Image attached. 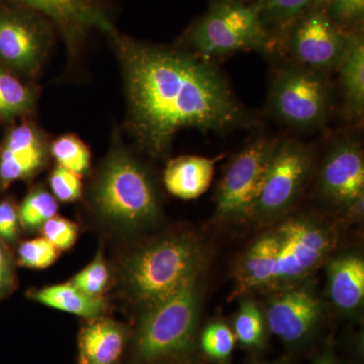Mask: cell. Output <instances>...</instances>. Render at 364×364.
I'll return each mask as SVG.
<instances>
[{"instance_id":"6da1fadb","label":"cell","mask_w":364,"mask_h":364,"mask_svg":"<svg viewBox=\"0 0 364 364\" xmlns=\"http://www.w3.org/2000/svg\"><path fill=\"white\" fill-rule=\"evenodd\" d=\"M111 38L123 66L132 133L153 156H163L182 129L224 133L254 124L213 62L117 32Z\"/></svg>"},{"instance_id":"7a4b0ae2","label":"cell","mask_w":364,"mask_h":364,"mask_svg":"<svg viewBox=\"0 0 364 364\" xmlns=\"http://www.w3.org/2000/svg\"><path fill=\"white\" fill-rule=\"evenodd\" d=\"M186 41L191 54L210 62L237 52L267 51L275 43L263 25L257 2L242 0H215L189 28Z\"/></svg>"},{"instance_id":"3957f363","label":"cell","mask_w":364,"mask_h":364,"mask_svg":"<svg viewBox=\"0 0 364 364\" xmlns=\"http://www.w3.org/2000/svg\"><path fill=\"white\" fill-rule=\"evenodd\" d=\"M198 249L186 237L151 244L136 254L126 268L134 298L148 306L181 289L196 275Z\"/></svg>"},{"instance_id":"277c9868","label":"cell","mask_w":364,"mask_h":364,"mask_svg":"<svg viewBox=\"0 0 364 364\" xmlns=\"http://www.w3.org/2000/svg\"><path fill=\"white\" fill-rule=\"evenodd\" d=\"M273 117L298 131H313L327 124L332 88L323 72L289 63L273 74L268 95Z\"/></svg>"},{"instance_id":"5b68a950","label":"cell","mask_w":364,"mask_h":364,"mask_svg":"<svg viewBox=\"0 0 364 364\" xmlns=\"http://www.w3.org/2000/svg\"><path fill=\"white\" fill-rule=\"evenodd\" d=\"M148 308L136 335L139 358L153 363L186 351L196 325L195 277Z\"/></svg>"},{"instance_id":"8992f818","label":"cell","mask_w":364,"mask_h":364,"mask_svg":"<svg viewBox=\"0 0 364 364\" xmlns=\"http://www.w3.org/2000/svg\"><path fill=\"white\" fill-rule=\"evenodd\" d=\"M100 213L124 225L143 224L157 214L154 191L142 167L124 151L112 153L95 188Z\"/></svg>"},{"instance_id":"52a82bcc","label":"cell","mask_w":364,"mask_h":364,"mask_svg":"<svg viewBox=\"0 0 364 364\" xmlns=\"http://www.w3.org/2000/svg\"><path fill=\"white\" fill-rule=\"evenodd\" d=\"M313 167V153L305 144L284 139L275 141L252 215L267 218L291 207Z\"/></svg>"},{"instance_id":"ba28073f","label":"cell","mask_w":364,"mask_h":364,"mask_svg":"<svg viewBox=\"0 0 364 364\" xmlns=\"http://www.w3.org/2000/svg\"><path fill=\"white\" fill-rule=\"evenodd\" d=\"M348 35L318 4L291 26L287 49L294 63L323 73L337 70L346 51Z\"/></svg>"},{"instance_id":"9c48e42d","label":"cell","mask_w":364,"mask_h":364,"mask_svg":"<svg viewBox=\"0 0 364 364\" xmlns=\"http://www.w3.org/2000/svg\"><path fill=\"white\" fill-rule=\"evenodd\" d=\"M275 140L260 138L234 158L217 193V215L221 219H240L252 215Z\"/></svg>"},{"instance_id":"30bf717a","label":"cell","mask_w":364,"mask_h":364,"mask_svg":"<svg viewBox=\"0 0 364 364\" xmlns=\"http://www.w3.org/2000/svg\"><path fill=\"white\" fill-rule=\"evenodd\" d=\"M52 26L28 7L0 11V59L16 70L35 73L49 49Z\"/></svg>"},{"instance_id":"8fae6325","label":"cell","mask_w":364,"mask_h":364,"mask_svg":"<svg viewBox=\"0 0 364 364\" xmlns=\"http://www.w3.org/2000/svg\"><path fill=\"white\" fill-rule=\"evenodd\" d=\"M277 231L280 245L274 282L296 279L310 272L332 246L329 232L311 220L294 218Z\"/></svg>"},{"instance_id":"7c38bea8","label":"cell","mask_w":364,"mask_h":364,"mask_svg":"<svg viewBox=\"0 0 364 364\" xmlns=\"http://www.w3.org/2000/svg\"><path fill=\"white\" fill-rule=\"evenodd\" d=\"M42 14L58 28L66 44L75 49L91 32L109 37L117 33L105 0H11Z\"/></svg>"},{"instance_id":"4fadbf2b","label":"cell","mask_w":364,"mask_h":364,"mask_svg":"<svg viewBox=\"0 0 364 364\" xmlns=\"http://www.w3.org/2000/svg\"><path fill=\"white\" fill-rule=\"evenodd\" d=\"M318 186L328 200L338 205L363 200L364 160L358 143L342 138L332 144L323 163Z\"/></svg>"},{"instance_id":"5bb4252c","label":"cell","mask_w":364,"mask_h":364,"mask_svg":"<svg viewBox=\"0 0 364 364\" xmlns=\"http://www.w3.org/2000/svg\"><path fill=\"white\" fill-rule=\"evenodd\" d=\"M317 298L306 289L280 294L267 309V324L287 343H299L312 332L320 317Z\"/></svg>"},{"instance_id":"9a60e30c","label":"cell","mask_w":364,"mask_h":364,"mask_svg":"<svg viewBox=\"0 0 364 364\" xmlns=\"http://www.w3.org/2000/svg\"><path fill=\"white\" fill-rule=\"evenodd\" d=\"M46 149L39 131L30 124H21L7 136L0 153V181L4 186L28 178L45 162Z\"/></svg>"},{"instance_id":"2e32d148","label":"cell","mask_w":364,"mask_h":364,"mask_svg":"<svg viewBox=\"0 0 364 364\" xmlns=\"http://www.w3.org/2000/svg\"><path fill=\"white\" fill-rule=\"evenodd\" d=\"M217 159L200 156H181L171 160L164 172V183L170 193L193 200L210 188Z\"/></svg>"},{"instance_id":"e0dca14e","label":"cell","mask_w":364,"mask_h":364,"mask_svg":"<svg viewBox=\"0 0 364 364\" xmlns=\"http://www.w3.org/2000/svg\"><path fill=\"white\" fill-rule=\"evenodd\" d=\"M337 71L349 119H359L364 112V40L358 32H349L346 51Z\"/></svg>"},{"instance_id":"ac0fdd59","label":"cell","mask_w":364,"mask_h":364,"mask_svg":"<svg viewBox=\"0 0 364 364\" xmlns=\"http://www.w3.org/2000/svg\"><path fill=\"white\" fill-rule=\"evenodd\" d=\"M126 334L121 326L107 318H95L79 337L80 364H117L123 353Z\"/></svg>"},{"instance_id":"d6986e66","label":"cell","mask_w":364,"mask_h":364,"mask_svg":"<svg viewBox=\"0 0 364 364\" xmlns=\"http://www.w3.org/2000/svg\"><path fill=\"white\" fill-rule=\"evenodd\" d=\"M330 294L335 305L352 311L364 298V262L356 255L333 261L329 268Z\"/></svg>"},{"instance_id":"ffe728a7","label":"cell","mask_w":364,"mask_h":364,"mask_svg":"<svg viewBox=\"0 0 364 364\" xmlns=\"http://www.w3.org/2000/svg\"><path fill=\"white\" fill-rule=\"evenodd\" d=\"M279 245L277 230L256 241L242 263L241 284L244 287L264 286L274 282Z\"/></svg>"},{"instance_id":"44dd1931","label":"cell","mask_w":364,"mask_h":364,"mask_svg":"<svg viewBox=\"0 0 364 364\" xmlns=\"http://www.w3.org/2000/svg\"><path fill=\"white\" fill-rule=\"evenodd\" d=\"M33 299L44 305L86 318H97L105 308L102 299L87 296L72 282L46 287L33 294Z\"/></svg>"},{"instance_id":"7402d4cb","label":"cell","mask_w":364,"mask_h":364,"mask_svg":"<svg viewBox=\"0 0 364 364\" xmlns=\"http://www.w3.org/2000/svg\"><path fill=\"white\" fill-rule=\"evenodd\" d=\"M261 20L273 38V31L287 30L306 11L322 0H256ZM273 40L275 41L274 38Z\"/></svg>"},{"instance_id":"603a6c76","label":"cell","mask_w":364,"mask_h":364,"mask_svg":"<svg viewBox=\"0 0 364 364\" xmlns=\"http://www.w3.org/2000/svg\"><path fill=\"white\" fill-rule=\"evenodd\" d=\"M35 93L11 73L0 68V116L14 117L32 109Z\"/></svg>"},{"instance_id":"cb8c5ba5","label":"cell","mask_w":364,"mask_h":364,"mask_svg":"<svg viewBox=\"0 0 364 364\" xmlns=\"http://www.w3.org/2000/svg\"><path fill=\"white\" fill-rule=\"evenodd\" d=\"M52 154L60 166L75 173H85L90 168V152L87 146L74 135L59 136L52 144Z\"/></svg>"},{"instance_id":"d4e9b609","label":"cell","mask_w":364,"mask_h":364,"mask_svg":"<svg viewBox=\"0 0 364 364\" xmlns=\"http://www.w3.org/2000/svg\"><path fill=\"white\" fill-rule=\"evenodd\" d=\"M56 200L44 189H35L26 196L18 210V220L26 229H37L56 214Z\"/></svg>"},{"instance_id":"484cf974","label":"cell","mask_w":364,"mask_h":364,"mask_svg":"<svg viewBox=\"0 0 364 364\" xmlns=\"http://www.w3.org/2000/svg\"><path fill=\"white\" fill-rule=\"evenodd\" d=\"M235 334L242 344L249 347L260 346L264 341L262 315L251 301L242 305L235 320Z\"/></svg>"},{"instance_id":"4316f807","label":"cell","mask_w":364,"mask_h":364,"mask_svg":"<svg viewBox=\"0 0 364 364\" xmlns=\"http://www.w3.org/2000/svg\"><path fill=\"white\" fill-rule=\"evenodd\" d=\"M234 346V333L224 323H213L203 333V350L208 358L226 360L233 352Z\"/></svg>"},{"instance_id":"83f0119b","label":"cell","mask_w":364,"mask_h":364,"mask_svg":"<svg viewBox=\"0 0 364 364\" xmlns=\"http://www.w3.org/2000/svg\"><path fill=\"white\" fill-rule=\"evenodd\" d=\"M109 274L102 255L97 258L85 269L74 277L72 284L85 294L100 298L109 284Z\"/></svg>"},{"instance_id":"f1b7e54d","label":"cell","mask_w":364,"mask_h":364,"mask_svg":"<svg viewBox=\"0 0 364 364\" xmlns=\"http://www.w3.org/2000/svg\"><path fill=\"white\" fill-rule=\"evenodd\" d=\"M57 256H58V249L45 238L23 242L18 249L20 263L26 267H50L56 260Z\"/></svg>"},{"instance_id":"f546056e","label":"cell","mask_w":364,"mask_h":364,"mask_svg":"<svg viewBox=\"0 0 364 364\" xmlns=\"http://www.w3.org/2000/svg\"><path fill=\"white\" fill-rule=\"evenodd\" d=\"M50 184L55 196L61 202H75L80 198L82 186L80 176L60 165L52 172Z\"/></svg>"},{"instance_id":"4dcf8cb0","label":"cell","mask_w":364,"mask_h":364,"mask_svg":"<svg viewBox=\"0 0 364 364\" xmlns=\"http://www.w3.org/2000/svg\"><path fill=\"white\" fill-rule=\"evenodd\" d=\"M326 11L341 28L358 25L363 20L364 0H327Z\"/></svg>"},{"instance_id":"1f68e13d","label":"cell","mask_w":364,"mask_h":364,"mask_svg":"<svg viewBox=\"0 0 364 364\" xmlns=\"http://www.w3.org/2000/svg\"><path fill=\"white\" fill-rule=\"evenodd\" d=\"M43 234L55 247L65 250L75 243L77 227L69 220L53 217L43 225Z\"/></svg>"},{"instance_id":"d6a6232c","label":"cell","mask_w":364,"mask_h":364,"mask_svg":"<svg viewBox=\"0 0 364 364\" xmlns=\"http://www.w3.org/2000/svg\"><path fill=\"white\" fill-rule=\"evenodd\" d=\"M18 213L13 203H0V238L13 241L18 235Z\"/></svg>"},{"instance_id":"836d02e7","label":"cell","mask_w":364,"mask_h":364,"mask_svg":"<svg viewBox=\"0 0 364 364\" xmlns=\"http://www.w3.org/2000/svg\"><path fill=\"white\" fill-rule=\"evenodd\" d=\"M13 284V269L11 260L4 248L0 245V294Z\"/></svg>"},{"instance_id":"e575fe53","label":"cell","mask_w":364,"mask_h":364,"mask_svg":"<svg viewBox=\"0 0 364 364\" xmlns=\"http://www.w3.org/2000/svg\"><path fill=\"white\" fill-rule=\"evenodd\" d=\"M316 364H336V363H334L331 358H321L320 360H318Z\"/></svg>"}]
</instances>
